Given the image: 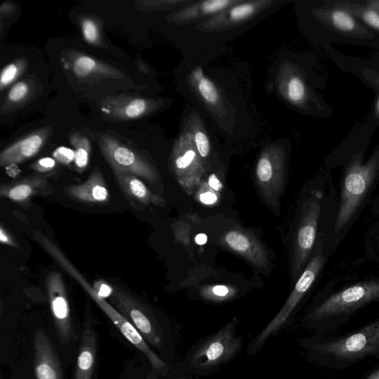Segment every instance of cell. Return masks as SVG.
Returning a JSON list of instances; mask_svg holds the SVG:
<instances>
[{
	"label": "cell",
	"instance_id": "f1b7e54d",
	"mask_svg": "<svg viewBox=\"0 0 379 379\" xmlns=\"http://www.w3.org/2000/svg\"><path fill=\"white\" fill-rule=\"evenodd\" d=\"M274 168L272 161L268 156H262L258 162L257 167V175L259 181L267 185L271 182L273 178Z\"/></svg>",
	"mask_w": 379,
	"mask_h": 379
},
{
	"label": "cell",
	"instance_id": "8992f818",
	"mask_svg": "<svg viewBox=\"0 0 379 379\" xmlns=\"http://www.w3.org/2000/svg\"><path fill=\"white\" fill-rule=\"evenodd\" d=\"M69 274L88 292V295L97 303L100 309L105 312L106 315L113 322V324L117 327L120 333L124 336L128 342L139 349L147 357L154 371L159 374H167L169 372L168 365L163 360L161 359L150 348L148 343L143 336L141 335L138 330L124 316L121 314L115 307L111 306L105 299L100 297L97 292L94 290L93 286L85 279L83 275L77 268L75 267L71 268L69 271Z\"/></svg>",
	"mask_w": 379,
	"mask_h": 379
},
{
	"label": "cell",
	"instance_id": "ba28073f",
	"mask_svg": "<svg viewBox=\"0 0 379 379\" xmlns=\"http://www.w3.org/2000/svg\"><path fill=\"white\" fill-rule=\"evenodd\" d=\"M116 309L134 325L147 343L157 349L163 347L165 332L151 310L138 299L116 288L111 296Z\"/></svg>",
	"mask_w": 379,
	"mask_h": 379
},
{
	"label": "cell",
	"instance_id": "ab89813d",
	"mask_svg": "<svg viewBox=\"0 0 379 379\" xmlns=\"http://www.w3.org/2000/svg\"><path fill=\"white\" fill-rule=\"evenodd\" d=\"M208 184H209L211 188L217 192L221 191L223 187L222 183L220 181V179H218L215 174L211 175L209 180H208Z\"/></svg>",
	"mask_w": 379,
	"mask_h": 379
},
{
	"label": "cell",
	"instance_id": "44dd1931",
	"mask_svg": "<svg viewBox=\"0 0 379 379\" xmlns=\"http://www.w3.org/2000/svg\"><path fill=\"white\" fill-rule=\"evenodd\" d=\"M35 91V84L30 80L19 82L7 94V97L3 103L1 113L6 115L18 107L24 105L32 97Z\"/></svg>",
	"mask_w": 379,
	"mask_h": 379
},
{
	"label": "cell",
	"instance_id": "f6af8a7d",
	"mask_svg": "<svg viewBox=\"0 0 379 379\" xmlns=\"http://www.w3.org/2000/svg\"><path fill=\"white\" fill-rule=\"evenodd\" d=\"M365 379H379V369H375V371L369 374Z\"/></svg>",
	"mask_w": 379,
	"mask_h": 379
},
{
	"label": "cell",
	"instance_id": "e0dca14e",
	"mask_svg": "<svg viewBox=\"0 0 379 379\" xmlns=\"http://www.w3.org/2000/svg\"><path fill=\"white\" fill-rule=\"evenodd\" d=\"M50 132L49 128L34 132L5 148L0 154V165H17L34 157L45 145Z\"/></svg>",
	"mask_w": 379,
	"mask_h": 379
},
{
	"label": "cell",
	"instance_id": "2e32d148",
	"mask_svg": "<svg viewBox=\"0 0 379 379\" xmlns=\"http://www.w3.org/2000/svg\"><path fill=\"white\" fill-rule=\"evenodd\" d=\"M270 2L254 1L243 2L233 5L220 14L216 15L211 20L207 21L200 26L203 31H218L225 30L240 24L244 23L258 15L260 11Z\"/></svg>",
	"mask_w": 379,
	"mask_h": 379
},
{
	"label": "cell",
	"instance_id": "d4e9b609",
	"mask_svg": "<svg viewBox=\"0 0 379 379\" xmlns=\"http://www.w3.org/2000/svg\"><path fill=\"white\" fill-rule=\"evenodd\" d=\"M80 24L85 41L95 46L102 45L101 25L97 19L91 16H84L80 19Z\"/></svg>",
	"mask_w": 379,
	"mask_h": 379
},
{
	"label": "cell",
	"instance_id": "d6986e66",
	"mask_svg": "<svg viewBox=\"0 0 379 379\" xmlns=\"http://www.w3.org/2000/svg\"><path fill=\"white\" fill-rule=\"evenodd\" d=\"M242 1L237 0H207L196 3L170 16L169 21L179 25H188L200 19L220 14Z\"/></svg>",
	"mask_w": 379,
	"mask_h": 379
},
{
	"label": "cell",
	"instance_id": "4fadbf2b",
	"mask_svg": "<svg viewBox=\"0 0 379 379\" xmlns=\"http://www.w3.org/2000/svg\"><path fill=\"white\" fill-rule=\"evenodd\" d=\"M97 332L93 326L90 310L87 308L83 322L74 379H93L97 363Z\"/></svg>",
	"mask_w": 379,
	"mask_h": 379
},
{
	"label": "cell",
	"instance_id": "30bf717a",
	"mask_svg": "<svg viewBox=\"0 0 379 379\" xmlns=\"http://www.w3.org/2000/svg\"><path fill=\"white\" fill-rule=\"evenodd\" d=\"M325 4L317 9L316 16L325 23L332 36L343 38L344 42H367L374 39V32L352 14L326 2Z\"/></svg>",
	"mask_w": 379,
	"mask_h": 379
},
{
	"label": "cell",
	"instance_id": "9c48e42d",
	"mask_svg": "<svg viewBox=\"0 0 379 379\" xmlns=\"http://www.w3.org/2000/svg\"><path fill=\"white\" fill-rule=\"evenodd\" d=\"M47 296L59 342L67 345L77 338L67 290L62 275L51 272L46 277Z\"/></svg>",
	"mask_w": 379,
	"mask_h": 379
},
{
	"label": "cell",
	"instance_id": "ac0fdd59",
	"mask_svg": "<svg viewBox=\"0 0 379 379\" xmlns=\"http://www.w3.org/2000/svg\"><path fill=\"white\" fill-rule=\"evenodd\" d=\"M64 194L73 200L84 204H106L110 198L105 179L98 168H94L84 183L65 187Z\"/></svg>",
	"mask_w": 379,
	"mask_h": 379
},
{
	"label": "cell",
	"instance_id": "9a60e30c",
	"mask_svg": "<svg viewBox=\"0 0 379 379\" xmlns=\"http://www.w3.org/2000/svg\"><path fill=\"white\" fill-rule=\"evenodd\" d=\"M53 189L49 179L43 174L27 176L13 183L5 184L0 188V196L20 205H27L36 196H49Z\"/></svg>",
	"mask_w": 379,
	"mask_h": 379
},
{
	"label": "cell",
	"instance_id": "7bdbcfd3",
	"mask_svg": "<svg viewBox=\"0 0 379 379\" xmlns=\"http://www.w3.org/2000/svg\"><path fill=\"white\" fill-rule=\"evenodd\" d=\"M195 241L198 244L203 245L207 241V237L205 233H200L196 236Z\"/></svg>",
	"mask_w": 379,
	"mask_h": 379
},
{
	"label": "cell",
	"instance_id": "7c38bea8",
	"mask_svg": "<svg viewBox=\"0 0 379 379\" xmlns=\"http://www.w3.org/2000/svg\"><path fill=\"white\" fill-rule=\"evenodd\" d=\"M34 375L36 379H64L56 348L41 329L34 334Z\"/></svg>",
	"mask_w": 379,
	"mask_h": 379
},
{
	"label": "cell",
	"instance_id": "1f68e13d",
	"mask_svg": "<svg viewBox=\"0 0 379 379\" xmlns=\"http://www.w3.org/2000/svg\"><path fill=\"white\" fill-rule=\"evenodd\" d=\"M54 159L61 164L68 165L75 161V153L73 149L60 147L56 148L53 153Z\"/></svg>",
	"mask_w": 379,
	"mask_h": 379
},
{
	"label": "cell",
	"instance_id": "5bb4252c",
	"mask_svg": "<svg viewBox=\"0 0 379 379\" xmlns=\"http://www.w3.org/2000/svg\"><path fill=\"white\" fill-rule=\"evenodd\" d=\"M65 65L80 80L119 79L122 73L97 59L80 51L69 50L65 54Z\"/></svg>",
	"mask_w": 379,
	"mask_h": 379
},
{
	"label": "cell",
	"instance_id": "277c9868",
	"mask_svg": "<svg viewBox=\"0 0 379 379\" xmlns=\"http://www.w3.org/2000/svg\"><path fill=\"white\" fill-rule=\"evenodd\" d=\"M328 257L325 251V239L321 238L305 270L298 278L296 286L286 304L260 333L250 343L247 348L249 356L258 354L270 338L276 336L286 330L292 323L301 303L323 271Z\"/></svg>",
	"mask_w": 379,
	"mask_h": 379
},
{
	"label": "cell",
	"instance_id": "cb8c5ba5",
	"mask_svg": "<svg viewBox=\"0 0 379 379\" xmlns=\"http://www.w3.org/2000/svg\"><path fill=\"white\" fill-rule=\"evenodd\" d=\"M192 79L198 93L206 102L212 106L219 102L220 94L216 85L204 76L201 68H197L194 71Z\"/></svg>",
	"mask_w": 379,
	"mask_h": 379
},
{
	"label": "cell",
	"instance_id": "83f0119b",
	"mask_svg": "<svg viewBox=\"0 0 379 379\" xmlns=\"http://www.w3.org/2000/svg\"><path fill=\"white\" fill-rule=\"evenodd\" d=\"M307 93L306 85L300 78H292L287 85V95L290 101L300 103L305 100Z\"/></svg>",
	"mask_w": 379,
	"mask_h": 379
},
{
	"label": "cell",
	"instance_id": "ffe728a7",
	"mask_svg": "<svg viewBox=\"0 0 379 379\" xmlns=\"http://www.w3.org/2000/svg\"><path fill=\"white\" fill-rule=\"evenodd\" d=\"M115 174L122 191L131 201L146 205L160 203V198L151 193L139 177L123 173Z\"/></svg>",
	"mask_w": 379,
	"mask_h": 379
},
{
	"label": "cell",
	"instance_id": "e575fe53",
	"mask_svg": "<svg viewBox=\"0 0 379 379\" xmlns=\"http://www.w3.org/2000/svg\"><path fill=\"white\" fill-rule=\"evenodd\" d=\"M367 242L369 249L379 257V225L372 227L369 233Z\"/></svg>",
	"mask_w": 379,
	"mask_h": 379
},
{
	"label": "cell",
	"instance_id": "603a6c76",
	"mask_svg": "<svg viewBox=\"0 0 379 379\" xmlns=\"http://www.w3.org/2000/svg\"><path fill=\"white\" fill-rule=\"evenodd\" d=\"M71 145L75 153L74 164L82 173L88 168L91 150L89 139L79 132H73L70 136Z\"/></svg>",
	"mask_w": 379,
	"mask_h": 379
},
{
	"label": "cell",
	"instance_id": "74e56055",
	"mask_svg": "<svg viewBox=\"0 0 379 379\" xmlns=\"http://www.w3.org/2000/svg\"><path fill=\"white\" fill-rule=\"evenodd\" d=\"M359 5L379 13V0H366V1H356Z\"/></svg>",
	"mask_w": 379,
	"mask_h": 379
},
{
	"label": "cell",
	"instance_id": "3957f363",
	"mask_svg": "<svg viewBox=\"0 0 379 379\" xmlns=\"http://www.w3.org/2000/svg\"><path fill=\"white\" fill-rule=\"evenodd\" d=\"M379 301V277L357 282L329 293L312 306L304 318L315 336H327L365 306Z\"/></svg>",
	"mask_w": 379,
	"mask_h": 379
},
{
	"label": "cell",
	"instance_id": "f546056e",
	"mask_svg": "<svg viewBox=\"0 0 379 379\" xmlns=\"http://www.w3.org/2000/svg\"><path fill=\"white\" fill-rule=\"evenodd\" d=\"M192 136L198 154L203 158L209 155L211 150L210 141L205 133L198 128Z\"/></svg>",
	"mask_w": 379,
	"mask_h": 379
},
{
	"label": "cell",
	"instance_id": "60d3db41",
	"mask_svg": "<svg viewBox=\"0 0 379 379\" xmlns=\"http://www.w3.org/2000/svg\"><path fill=\"white\" fill-rule=\"evenodd\" d=\"M371 209L375 216H379V194L372 198L371 203Z\"/></svg>",
	"mask_w": 379,
	"mask_h": 379
},
{
	"label": "cell",
	"instance_id": "bcb514c9",
	"mask_svg": "<svg viewBox=\"0 0 379 379\" xmlns=\"http://www.w3.org/2000/svg\"><path fill=\"white\" fill-rule=\"evenodd\" d=\"M376 113L379 116V95L376 102Z\"/></svg>",
	"mask_w": 379,
	"mask_h": 379
},
{
	"label": "cell",
	"instance_id": "7a4b0ae2",
	"mask_svg": "<svg viewBox=\"0 0 379 379\" xmlns=\"http://www.w3.org/2000/svg\"><path fill=\"white\" fill-rule=\"evenodd\" d=\"M310 362L333 369H345L367 358L379 360V319L343 336L301 338Z\"/></svg>",
	"mask_w": 379,
	"mask_h": 379
},
{
	"label": "cell",
	"instance_id": "d6a6232c",
	"mask_svg": "<svg viewBox=\"0 0 379 379\" xmlns=\"http://www.w3.org/2000/svg\"><path fill=\"white\" fill-rule=\"evenodd\" d=\"M56 167V161L50 157H45L36 161L32 165L31 168L34 172L42 174L50 173Z\"/></svg>",
	"mask_w": 379,
	"mask_h": 379
},
{
	"label": "cell",
	"instance_id": "f35d334b",
	"mask_svg": "<svg viewBox=\"0 0 379 379\" xmlns=\"http://www.w3.org/2000/svg\"><path fill=\"white\" fill-rule=\"evenodd\" d=\"M212 292L215 297L220 298H224L227 295H229L230 293L229 289L223 286H217L214 287Z\"/></svg>",
	"mask_w": 379,
	"mask_h": 379
},
{
	"label": "cell",
	"instance_id": "4dcf8cb0",
	"mask_svg": "<svg viewBox=\"0 0 379 379\" xmlns=\"http://www.w3.org/2000/svg\"><path fill=\"white\" fill-rule=\"evenodd\" d=\"M182 1H138L137 8L144 11L162 10V9L175 7L176 4H182Z\"/></svg>",
	"mask_w": 379,
	"mask_h": 379
},
{
	"label": "cell",
	"instance_id": "4316f807",
	"mask_svg": "<svg viewBox=\"0 0 379 379\" xmlns=\"http://www.w3.org/2000/svg\"><path fill=\"white\" fill-rule=\"evenodd\" d=\"M225 242L229 247L236 252L247 253L250 251L252 244L249 237L245 234L232 231L225 236Z\"/></svg>",
	"mask_w": 379,
	"mask_h": 379
},
{
	"label": "cell",
	"instance_id": "8d00e7d4",
	"mask_svg": "<svg viewBox=\"0 0 379 379\" xmlns=\"http://www.w3.org/2000/svg\"><path fill=\"white\" fill-rule=\"evenodd\" d=\"M200 201L206 205H212L217 201V196L213 192L203 193L200 196Z\"/></svg>",
	"mask_w": 379,
	"mask_h": 379
},
{
	"label": "cell",
	"instance_id": "6da1fadb",
	"mask_svg": "<svg viewBox=\"0 0 379 379\" xmlns=\"http://www.w3.org/2000/svg\"><path fill=\"white\" fill-rule=\"evenodd\" d=\"M339 183L335 220L325 242V251L330 258L371 203L379 183V149L366 163L362 153L345 158Z\"/></svg>",
	"mask_w": 379,
	"mask_h": 379
},
{
	"label": "cell",
	"instance_id": "5b68a950",
	"mask_svg": "<svg viewBox=\"0 0 379 379\" xmlns=\"http://www.w3.org/2000/svg\"><path fill=\"white\" fill-rule=\"evenodd\" d=\"M238 323V319H232L216 333L203 338L190 349L182 365L184 373L210 375L230 363L243 347L242 336L236 334Z\"/></svg>",
	"mask_w": 379,
	"mask_h": 379
},
{
	"label": "cell",
	"instance_id": "836d02e7",
	"mask_svg": "<svg viewBox=\"0 0 379 379\" xmlns=\"http://www.w3.org/2000/svg\"><path fill=\"white\" fill-rule=\"evenodd\" d=\"M93 288L100 297L105 299L111 297L113 291H115V288H113L108 283L103 280L95 282Z\"/></svg>",
	"mask_w": 379,
	"mask_h": 379
},
{
	"label": "cell",
	"instance_id": "484cf974",
	"mask_svg": "<svg viewBox=\"0 0 379 379\" xmlns=\"http://www.w3.org/2000/svg\"><path fill=\"white\" fill-rule=\"evenodd\" d=\"M27 65L26 59H19L5 66L1 72V79H0V89L2 91L21 77Z\"/></svg>",
	"mask_w": 379,
	"mask_h": 379
},
{
	"label": "cell",
	"instance_id": "8fae6325",
	"mask_svg": "<svg viewBox=\"0 0 379 379\" xmlns=\"http://www.w3.org/2000/svg\"><path fill=\"white\" fill-rule=\"evenodd\" d=\"M156 107L152 100L128 95H118L103 99L101 111L107 117L128 121L138 119L148 115Z\"/></svg>",
	"mask_w": 379,
	"mask_h": 379
},
{
	"label": "cell",
	"instance_id": "7402d4cb",
	"mask_svg": "<svg viewBox=\"0 0 379 379\" xmlns=\"http://www.w3.org/2000/svg\"><path fill=\"white\" fill-rule=\"evenodd\" d=\"M327 3L343 9L355 16L371 30L379 33V13L359 5L356 1H326Z\"/></svg>",
	"mask_w": 379,
	"mask_h": 379
},
{
	"label": "cell",
	"instance_id": "ee69618b",
	"mask_svg": "<svg viewBox=\"0 0 379 379\" xmlns=\"http://www.w3.org/2000/svg\"><path fill=\"white\" fill-rule=\"evenodd\" d=\"M12 5H9L8 3H5L4 4L2 5L1 6V14H7V13H9V12H12Z\"/></svg>",
	"mask_w": 379,
	"mask_h": 379
},
{
	"label": "cell",
	"instance_id": "52a82bcc",
	"mask_svg": "<svg viewBox=\"0 0 379 379\" xmlns=\"http://www.w3.org/2000/svg\"><path fill=\"white\" fill-rule=\"evenodd\" d=\"M98 144L113 173L132 174L149 183H156L157 174L154 168L135 150L108 134H101Z\"/></svg>",
	"mask_w": 379,
	"mask_h": 379
},
{
	"label": "cell",
	"instance_id": "b9f144b4",
	"mask_svg": "<svg viewBox=\"0 0 379 379\" xmlns=\"http://www.w3.org/2000/svg\"><path fill=\"white\" fill-rule=\"evenodd\" d=\"M5 170H6L7 174L13 178L16 177L19 175V174L21 173V170L19 169L17 165L8 166L5 168Z\"/></svg>",
	"mask_w": 379,
	"mask_h": 379
},
{
	"label": "cell",
	"instance_id": "d590c367",
	"mask_svg": "<svg viewBox=\"0 0 379 379\" xmlns=\"http://www.w3.org/2000/svg\"><path fill=\"white\" fill-rule=\"evenodd\" d=\"M0 241L5 244L10 246V247L17 248V244L13 239L12 236L3 226L0 227Z\"/></svg>",
	"mask_w": 379,
	"mask_h": 379
}]
</instances>
